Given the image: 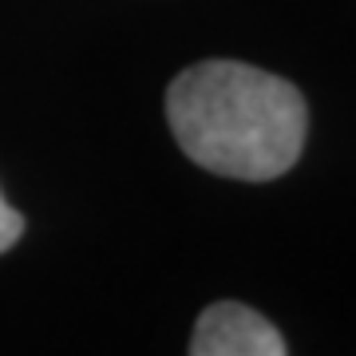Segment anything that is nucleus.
Masks as SVG:
<instances>
[{"instance_id":"obj_1","label":"nucleus","mask_w":356,"mask_h":356,"mask_svg":"<svg viewBox=\"0 0 356 356\" xmlns=\"http://www.w3.org/2000/svg\"><path fill=\"white\" fill-rule=\"evenodd\" d=\"M166 119L191 163L238 182H269L293 170L309 131L301 91L238 60L186 67L166 91Z\"/></svg>"},{"instance_id":"obj_3","label":"nucleus","mask_w":356,"mask_h":356,"mask_svg":"<svg viewBox=\"0 0 356 356\" xmlns=\"http://www.w3.org/2000/svg\"><path fill=\"white\" fill-rule=\"evenodd\" d=\"M20 234H24V214L16 206H8V198L0 194V254H8Z\"/></svg>"},{"instance_id":"obj_2","label":"nucleus","mask_w":356,"mask_h":356,"mask_svg":"<svg viewBox=\"0 0 356 356\" xmlns=\"http://www.w3.org/2000/svg\"><path fill=\"white\" fill-rule=\"evenodd\" d=\"M194 356H285L289 344L257 309L218 301L198 317L191 337Z\"/></svg>"}]
</instances>
